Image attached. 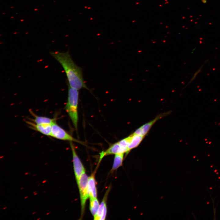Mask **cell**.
Returning <instances> with one entry per match:
<instances>
[{
	"label": "cell",
	"mask_w": 220,
	"mask_h": 220,
	"mask_svg": "<svg viewBox=\"0 0 220 220\" xmlns=\"http://www.w3.org/2000/svg\"><path fill=\"white\" fill-rule=\"evenodd\" d=\"M50 53L63 68L68 86L79 90L85 89L91 91L84 79L82 68L74 62L68 51L64 52L56 51L51 52Z\"/></svg>",
	"instance_id": "6da1fadb"
},
{
	"label": "cell",
	"mask_w": 220,
	"mask_h": 220,
	"mask_svg": "<svg viewBox=\"0 0 220 220\" xmlns=\"http://www.w3.org/2000/svg\"><path fill=\"white\" fill-rule=\"evenodd\" d=\"M68 86V99L65 109L77 130L79 119L78 106L79 93V90Z\"/></svg>",
	"instance_id": "7a4b0ae2"
},
{
	"label": "cell",
	"mask_w": 220,
	"mask_h": 220,
	"mask_svg": "<svg viewBox=\"0 0 220 220\" xmlns=\"http://www.w3.org/2000/svg\"><path fill=\"white\" fill-rule=\"evenodd\" d=\"M88 178L85 171L83 172L78 184L80 195L81 216L82 215L84 211L86 201L89 197L88 186Z\"/></svg>",
	"instance_id": "3957f363"
},
{
	"label": "cell",
	"mask_w": 220,
	"mask_h": 220,
	"mask_svg": "<svg viewBox=\"0 0 220 220\" xmlns=\"http://www.w3.org/2000/svg\"><path fill=\"white\" fill-rule=\"evenodd\" d=\"M51 136L56 139L75 142L84 145L83 142L78 140L69 134L64 130L58 125L55 121L52 124Z\"/></svg>",
	"instance_id": "277c9868"
},
{
	"label": "cell",
	"mask_w": 220,
	"mask_h": 220,
	"mask_svg": "<svg viewBox=\"0 0 220 220\" xmlns=\"http://www.w3.org/2000/svg\"><path fill=\"white\" fill-rule=\"evenodd\" d=\"M70 145L72 152L74 171L78 184L80 177L83 172L85 171V170L77 155L72 142H70Z\"/></svg>",
	"instance_id": "5b68a950"
},
{
	"label": "cell",
	"mask_w": 220,
	"mask_h": 220,
	"mask_svg": "<svg viewBox=\"0 0 220 220\" xmlns=\"http://www.w3.org/2000/svg\"><path fill=\"white\" fill-rule=\"evenodd\" d=\"M170 112H164L158 115L154 119L136 129L133 133L145 136L147 134L153 125L159 119L169 115Z\"/></svg>",
	"instance_id": "8992f818"
},
{
	"label": "cell",
	"mask_w": 220,
	"mask_h": 220,
	"mask_svg": "<svg viewBox=\"0 0 220 220\" xmlns=\"http://www.w3.org/2000/svg\"><path fill=\"white\" fill-rule=\"evenodd\" d=\"M130 151L127 148H123L119 142L114 143L110 146L108 149L105 151H103L100 154V160L106 156L116 154L120 153L127 154Z\"/></svg>",
	"instance_id": "52a82bcc"
},
{
	"label": "cell",
	"mask_w": 220,
	"mask_h": 220,
	"mask_svg": "<svg viewBox=\"0 0 220 220\" xmlns=\"http://www.w3.org/2000/svg\"><path fill=\"white\" fill-rule=\"evenodd\" d=\"M26 122L34 130L44 135L51 136L52 124H36L29 121Z\"/></svg>",
	"instance_id": "ba28073f"
},
{
	"label": "cell",
	"mask_w": 220,
	"mask_h": 220,
	"mask_svg": "<svg viewBox=\"0 0 220 220\" xmlns=\"http://www.w3.org/2000/svg\"><path fill=\"white\" fill-rule=\"evenodd\" d=\"M88 186L90 198H97V191L96 186V181L94 176L93 174L88 178Z\"/></svg>",
	"instance_id": "9c48e42d"
},
{
	"label": "cell",
	"mask_w": 220,
	"mask_h": 220,
	"mask_svg": "<svg viewBox=\"0 0 220 220\" xmlns=\"http://www.w3.org/2000/svg\"><path fill=\"white\" fill-rule=\"evenodd\" d=\"M130 135V142L128 147L130 151L137 147L142 142L145 137L133 133Z\"/></svg>",
	"instance_id": "30bf717a"
},
{
	"label": "cell",
	"mask_w": 220,
	"mask_h": 220,
	"mask_svg": "<svg viewBox=\"0 0 220 220\" xmlns=\"http://www.w3.org/2000/svg\"><path fill=\"white\" fill-rule=\"evenodd\" d=\"M32 120L33 123L36 124H52L55 121L54 119L37 116H35Z\"/></svg>",
	"instance_id": "8fae6325"
},
{
	"label": "cell",
	"mask_w": 220,
	"mask_h": 220,
	"mask_svg": "<svg viewBox=\"0 0 220 220\" xmlns=\"http://www.w3.org/2000/svg\"><path fill=\"white\" fill-rule=\"evenodd\" d=\"M108 191L105 194L102 201L99 206V208L96 214L94 216V219L95 220H100L105 205L106 204V201Z\"/></svg>",
	"instance_id": "7c38bea8"
},
{
	"label": "cell",
	"mask_w": 220,
	"mask_h": 220,
	"mask_svg": "<svg viewBox=\"0 0 220 220\" xmlns=\"http://www.w3.org/2000/svg\"><path fill=\"white\" fill-rule=\"evenodd\" d=\"M124 154V153H120L115 155L112 169V170H116L122 166Z\"/></svg>",
	"instance_id": "4fadbf2b"
},
{
	"label": "cell",
	"mask_w": 220,
	"mask_h": 220,
	"mask_svg": "<svg viewBox=\"0 0 220 220\" xmlns=\"http://www.w3.org/2000/svg\"><path fill=\"white\" fill-rule=\"evenodd\" d=\"M99 206V201L97 198H90V210L94 216L96 214Z\"/></svg>",
	"instance_id": "5bb4252c"
},
{
	"label": "cell",
	"mask_w": 220,
	"mask_h": 220,
	"mask_svg": "<svg viewBox=\"0 0 220 220\" xmlns=\"http://www.w3.org/2000/svg\"><path fill=\"white\" fill-rule=\"evenodd\" d=\"M207 61H206L205 63L198 69L197 71H196L193 75L192 78L188 82L186 86H187L189 84L191 83V82L196 79L197 75H198L199 73H200L201 72L202 68L204 66V65L206 63V62Z\"/></svg>",
	"instance_id": "9a60e30c"
},
{
	"label": "cell",
	"mask_w": 220,
	"mask_h": 220,
	"mask_svg": "<svg viewBox=\"0 0 220 220\" xmlns=\"http://www.w3.org/2000/svg\"><path fill=\"white\" fill-rule=\"evenodd\" d=\"M107 207L106 204L105 205L104 209L103 214L101 219V220H105V218L106 214H107Z\"/></svg>",
	"instance_id": "2e32d148"
},
{
	"label": "cell",
	"mask_w": 220,
	"mask_h": 220,
	"mask_svg": "<svg viewBox=\"0 0 220 220\" xmlns=\"http://www.w3.org/2000/svg\"><path fill=\"white\" fill-rule=\"evenodd\" d=\"M202 2L203 3H206L207 1L206 0H201Z\"/></svg>",
	"instance_id": "e0dca14e"
}]
</instances>
